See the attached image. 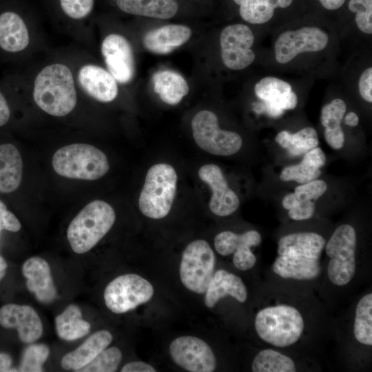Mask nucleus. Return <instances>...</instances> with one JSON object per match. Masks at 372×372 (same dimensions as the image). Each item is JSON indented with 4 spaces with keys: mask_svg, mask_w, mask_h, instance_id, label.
<instances>
[{
    "mask_svg": "<svg viewBox=\"0 0 372 372\" xmlns=\"http://www.w3.org/2000/svg\"><path fill=\"white\" fill-rule=\"evenodd\" d=\"M33 98L38 107L54 116L70 113L76 104V91L70 69L63 63L43 68L34 83Z\"/></svg>",
    "mask_w": 372,
    "mask_h": 372,
    "instance_id": "f257e3e1",
    "label": "nucleus"
},
{
    "mask_svg": "<svg viewBox=\"0 0 372 372\" xmlns=\"http://www.w3.org/2000/svg\"><path fill=\"white\" fill-rule=\"evenodd\" d=\"M115 220L110 204L100 200L90 202L68 226L67 237L72 250L76 254L90 251L110 231Z\"/></svg>",
    "mask_w": 372,
    "mask_h": 372,
    "instance_id": "f03ea898",
    "label": "nucleus"
},
{
    "mask_svg": "<svg viewBox=\"0 0 372 372\" xmlns=\"http://www.w3.org/2000/svg\"><path fill=\"white\" fill-rule=\"evenodd\" d=\"M254 324L261 340L278 347H289L297 342L304 327L300 311L288 304L262 309L256 316Z\"/></svg>",
    "mask_w": 372,
    "mask_h": 372,
    "instance_id": "7ed1b4c3",
    "label": "nucleus"
},
{
    "mask_svg": "<svg viewBox=\"0 0 372 372\" xmlns=\"http://www.w3.org/2000/svg\"><path fill=\"white\" fill-rule=\"evenodd\" d=\"M52 163L54 170L61 176L87 180L103 177L110 169L106 155L85 143L61 147L54 153Z\"/></svg>",
    "mask_w": 372,
    "mask_h": 372,
    "instance_id": "20e7f679",
    "label": "nucleus"
},
{
    "mask_svg": "<svg viewBox=\"0 0 372 372\" xmlns=\"http://www.w3.org/2000/svg\"><path fill=\"white\" fill-rule=\"evenodd\" d=\"M177 178L174 168L169 164L158 163L149 169L138 200L143 215L161 219L169 214L176 195Z\"/></svg>",
    "mask_w": 372,
    "mask_h": 372,
    "instance_id": "39448f33",
    "label": "nucleus"
},
{
    "mask_svg": "<svg viewBox=\"0 0 372 372\" xmlns=\"http://www.w3.org/2000/svg\"><path fill=\"white\" fill-rule=\"evenodd\" d=\"M357 234L353 226L344 224L333 233L325 246L330 258L327 274L330 281L338 286L348 284L356 270Z\"/></svg>",
    "mask_w": 372,
    "mask_h": 372,
    "instance_id": "423d86ee",
    "label": "nucleus"
},
{
    "mask_svg": "<svg viewBox=\"0 0 372 372\" xmlns=\"http://www.w3.org/2000/svg\"><path fill=\"white\" fill-rule=\"evenodd\" d=\"M215 264V254L207 241L190 242L183 252L180 265L183 285L192 292L205 293L214 275Z\"/></svg>",
    "mask_w": 372,
    "mask_h": 372,
    "instance_id": "0eeeda50",
    "label": "nucleus"
},
{
    "mask_svg": "<svg viewBox=\"0 0 372 372\" xmlns=\"http://www.w3.org/2000/svg\"><path fill=\"white\" fill-rule=\"evenodd\" d=\"M194 139L199 147L217 156H230L241 148L240 136L218 127L217 116L212 112L201 110L192 120Z\"/></svg>",
    "mask_w": 372,
    "mask_h": 372,
    "instance_id": "6e6552de",
    "label": "nucleus"
},
{
    "mask_svg": "<svg viewBox=\"0 0 372 372\" xmlns=\"http://www.w3.org/2000/svg\"><path fill=\"white\" fill-rule=\"evenodd\" d=\"M154 295L152 285L141 276L128 273L111 281L104 291L105 303L114 313H123L147 302Z\"/></svg>",
    "mask_w": 372,
    "mask_h": 372,
    "instance_id": "1a4fd4ad",
    "label": "nucleus"
},
{
    "mask_svg": "<svg viewBox=\"0 0 372 372\" xmlns=\"http://www.w3.org/2000/svg\"><path fill=\"white\" fill-rule=\"evenodd\" d=\"M173 361L190 372H212L216 367V356L208 344L195 336H180L169 345Z\"/></svg>",
    "mask_w": 372,
    "mask_h": 372,
    "instance_id": "9d476101",
    "label": "nucleus"
},
{
    "mask_svg": "<svg viewBox=\"0 0 372 372\" xmlns=\"http://www.w3.org/2000/svg\"><path fill=\"white\" fill-rule=\"evenodd\" d=\"M254 37L244 24H234L223 29L220 37L223 63L231 70H242L251 65L255 54L251 49Z\"/></svg>",
    "mask_w": 372,
    "mask_h": 372,
    "instance_id": "9b49d317",
    "label": "nucleus"
},
{
    "mask_svg": "<svg viewBox=\"0 0 372 372\" xmlns=\"http://www.w3.org/2000/svg\"><path fill=\"white\" fill-rule=\"evenodd\" d=\"M328 41L327 34L316 27L286 31L275 43L276 59L280 63H287L300 53L324 49Z\"/></svg>",
    "mask_w": 372,
    "mask_h": 372,
    "instance_id": "f8f14e48",
    "label": "nucleus"
},
{
    "mask_svg": "<svg viewBox=\"0 0 372 372\" xmlns=\"http://www.w3.org/2000/svg\"><path fill=\"white\" fill-rule=\"evenodd\" d=\"M254 91L262 101L254 110L273 118L281 116L285 110L294 109L298 103L297 95L290 84L276 77L262 79L256 84Z\"/></svg>",
    "mask_w": 372,
    "mask_h": 372,
    "instance_id": "ddd939ff",
    "label": "nucleus"
},
{
    "mask_svg": "<svg viewBox=\"0 0 372 372\" xmlns=\"http://www.w3.org/2000/svg\"><path fill=\"white\" fill-rule=\"evenodd\" d=\"M101 52L108 72L121 83L130 82L135 74L132 48L122 35L110 34L103 41Z\"/></svg>",
    "mask_w": 372,
    "mask_h": 372,
    "instance_id": "4468645a",
    "label": "nucleus"
},
{
    "mask_svg": "<svg viewBox=\"0 0 372 372\" xmlns=\"http://www.w3.org/2000/svg\"><path fill=\"white\" fill-rule=\"evenodd\" d=\"M198 176L211 188L212 196L209 207L213 214L227 216L239 207L240 200L231 189L220 168L215 164H206L198 170Z\"/></svg>",
    "mask_w": 372,
    "mask_h": 372,
    "instance_id": "2eb2a0df",
    "label": "nucleus"
},
{
    "mask_svg": "<svg viewBox=\"0 0 372 372\" xmlns=\"http://www.w3.org/2000/svg\"><path fill=\"white\" fill-rule=\"evenodd\" d=\"M0 324L17 329L19 339L25 343L37 340L43 333V324L35 310L28 305L8 304L0 309Z\"/></svg>",
    "mask_w": 372,
    "mask_h": 372,
    "instance_id": "dca6fc26",
    "label": "nucleus"
},
{
    "mask_svg": "<svg viewBox=\"0 0 372 372\" xmlns=\"http://www.w3.org/2000/svg\"><path fill=\"white\" fill-rule=\"evenodd\" d=\"M22 273L27 280L28 290L39 302L49 304L56 298L57 291L50 267L43 258L34 256L28 259L23 265Z\"/></svg>",
    "mask_w": 372,
    "mask_h": 372,
    "instance_id": "f3484780",
    "label": "nucleus"
},
{
    "mask_svg": "<svg viewBox=\"0 0 372 372\" xmlns=\"http://www.w3.org/2000/svg\"><path fill=\"white\" fill-rule=\"evenodd\" d=\"M77 76L81 88L95 100L107 103L117 96L116 81L103 68L93 64L84 65L79 69Z\"/></svg>",
    "mask_w": 372,
    "mask_h": 372,
    "instance_id": "a211bd4d",
    "label": "nucleus"
},
{
    "mask_svg": "<svg viewBox=\"0 0 372 372\" xmlns=\"http://www.w3.org/2000/svg\"><path fill=\"white\" fill-rule=\"evenodd\" d=\"M191 29L183 25L170 24L147 32L143 37L145 48L154 54H167L185 43Z\"/></svg>",
    "mask_w": 372,
    "mask_h": 372,
    "instance_id": "6ab92c4d",
    "label": "nucleus"
},
{
    "mask_svg": "<svg viewBox=\"0 0 372 372\" xmlns=\"http://www.w3.org/2000/svg\"><path fill=\"white\" fill-rule=\"evenodd\" d=\"M227 296H230L240 302L247 298V290L242 279L224 269H219L214 275L205 291V304L213 308L218 302Z\"/></svg>",
    "mask_w": 372,
    "mask_h": 372,
    "instance_id": "aec40b11",
    "label": "nucleus"
},
{
    "mask_svg": "<svg viewBox=\"0 0 372 372\" xmlns=\"http://www.w3.org/2000/svg\"><path fill=\"white\" fill-rule=\"evenodd\" d=\"M325 243V239L315 232L293 233L279 240L278 253L319 260Z\"/></svg>",
    "mask_w": 372,
    "mask_h": 372,
    "instance_id": "412c9836",
    "label": "nucleus"
},
{
    "mask_svg": "<svg viewBox=\"0 0 372 372\" xmlns=\"http://www.w3.org/2000/svg\"><path fill=\"white\" fill-rule=\"evenodd\" d=\"M112 340V335L107 330H100L94 333L77 349L63 357L62 367L78 371L107 348Z\"/></svg>",
    "mask_w": 372,
    "mask_h": 372,
    "instance_id": "4be33fe9",
    "label": "nucleus"
},
{
    "mask_svg": "<svg viewBox=\"0 0 372 372\" xmlns=\"http://www.w3.org/2000/svg\"><path fill=\"white\" fill-rule=\"evenodd\" d=\"M30 36L23 19L17 13L0 14V48L9 52L23 50L28 45Z\"/></svg>",
    "mask_w": 372,
    "mask_h": 372,
    "instance_id": "5701e85b",
    "label": "nucleus"
},
{
    "mask_svg": "<svg viewBox=\"0 0 372 372\" xmlns=\"http://www.w3.org/2000/svg\"><path fill=\"white\" fill-rule=\"evenodd\" d=\"M272 269L283 278L296 280H312L319 276L321 272L319 260L287 255H279Z\"/></svg>",
    "mask_w": 372,
    "mask_h": 372,
    "instance_id": "b1692460",
    "label": "nucleus"
},
{
    "mask_svg": "<svg viewBox=\"0 0 372 372\" xmlns=\"http://www.w3.org/2000/svg\"><path fill=\"white\" fill-rule=\"evenodd\" d=\"M23 161L17 148L10 143L0 145V192L10 193L21 181Z\"/></svg>",
    "mask_w": 372,
    "mask_h": 372,
    "instance_id": "393cba45",
    "label": "nucleus"
},
{
    "mask_svg": "<svg viewBox=\"0 0 372 372\" xmlns=\"http://www.w3.org/2000/svg\"><path fill=\"white\" fill-rule=\"evenodd\" d=\"M347 105L340 99H333L323 106L320 120L325 127L324 136L327 144L334 149H341L344 143V134L340 126Z\"/></svg>",
    "mask_w": 372,
    "mask_h": 372,
    "instance_id": "a878e982",
    "label": "nucleus"
},
{
    "mask_svg": "<svg viewBox=\"0 0 372 372\" xmlns=\"http://www.w3.org/2000/svg\"><path fill=\"white\" fill-rule=\"evenodd\" d=\"M152 83L154 92L163 102L169 105L178 104L189 92L186 80L172 70L156 72L152 76Z\"/></svg>",
    "mask_w": 372,
    "mask_h": 372,
    "instance_id": "bb28decb",
    "label": "nucleus"
},
{
    "mask_svg": "<svg viewBox=\"0 0 372 372\" xmlns=\"http://www.w3.org/2000/svg\"><path fill=\"white\" fill-rule=\"evenodd\" d=\"M122 11L134 15L167 19L178 11L176 0H116Z\"/></svg>",
    "mask_w": 372,
    "mask_h": 372,
    "instance_id": "cd10ccee",
    "label": "nucleus"
},
{
    "mask_svg": "<svg viewBox=\"0 0 372 372\" xmlns=\"http://www.w3.org/2000/svg\"><path fill=\"white\" fill-rule=\"evenodd\" d=\"M58 336L66 341L74 340L88 334L90 324L82 318L81 309L70 304L55 318Z\"/></svg>",
    "mask_w": 372,
    "mask_h": 372,
    "instance_id": "c85d7f7f",
    "label": "nucleus"
},
{
    "mask_svg": "<svg viewBox=\"0 0 372 372\" xmlns=\"http://www.w3.org/2000/svg\"><path fill=\"white\" fill-rule=\"evenodd\" d=\"M240 6V14L246 21L262 24L269 21L276 8H287L293 0H234Z\"/></svg>",
    "mask_w": 372,
    "mask_h": 372,
    "instance_id": "c756f323",
    "label": "nucleus"
},
{
    "mask_svg": "<svg viewBox=\"0 0 372 372\" xmlns=\"http://www.w3.org/2000/svg\"><path fill=\"white\" fill-rule=\"evenodd\" d=\"M275 141L292 156L304 154L319 143L318 134L311 127H304L294 134L281 131L276 136Z\"/></svg>",
    "mask_w": 372,
    "mask_h": 372,
    "instance_id": "7c9ffc66",
    "label": "nucleus"
},
{
    "mask_svg": "<svg viewBox=\"0 0 372 372\" xmlns=\"http://www.w3.org/2000/svg\"><path fill=\"white\" fill-rule=\"evenodd\" d=\"M261 240V235L256 230H249L240 234L225 231L216 236L214 247L219 254L227 256L242 247L258 246Z\"/></svg>",
    "mask_w": 372,
    "mask_h": 372,
    "instance_id": "2f4dec72",
    "label": "nucleus"
},
{
    "mask_svg": "<svg viewBox=\"0 0 372 372\" xmlns=\"http://www.w3.org/2000/svg\"><path fill=\"white\" fill-rule=\"evenodd\" d=\"M254 372H295L296 366L293 360L273 349L259 351L251 364Z\"/></svg>",
    "mask_w": 372,
    "mask_h": 372,
    "instance_id": "473e14b6",
    "label": "nucleus"
},
{
    "mask_svg": "<svg viewBox=\"0 0 372 372\" xmlns=\"http://www.w3.org/2000/svg\"><path fill=\"white\" fill-rule=\"evenodd\" d=\"M355 339L361 344L372 345V293L364 296L358 302L353 324Z\"/></svg>",
    "mask_w": 372,
    "mask_h": 372,
    "instance_id": "72a5a7b5",
    "label": "nucleus"
},
{
    "mask_svg": "<svg viewBox=\"0 0 372 372\" xmlns=\"http://www.w3.org/2000/svg\"><path fill=\"white\" fill-rule=\"evenodd\" d=\"M327 189V183L316 179L296 187L293 193L286 195L282 200L285 209H289L302 202L315 200L322 196Z\"/></svg>",
    "mask_w": 372,
    "mask_h": 372,
    "instance_id": "f704fd0d",
    "label": "nucleus"
},
{
    "mask_svg": "<svg viewBox=\"0 0 372 372\" xmlns=\"http://www.w3.org/2000/svg\"><path fill=\"white\" fill-rule=\"evenodd\" d=\"M320 174V168L303 156L299 163L285 167L280 174V179L304 184L317 179Z\"/></svg>",
    "mask_w": 372,
    "mask_h": 372,
    "instance_id": "c9c22d12",
    "label": "nucleus"
},
{
    "mask_svg": "<svg viewBox=\"0 0 372 372\" xmlns=\"http://www.w3.org/2000/svg\"><path fill=\"white\" fill-rule=\"evenodd\" d=\"M122 353L116 347L105 348L90 362L80 369V372H114L122 360Z\"/></svg>",
    "mask_w": 372,
    "mask_h": 372,
    "instance_id": "e433bc0d",
    "label": "nucleus"
},
{
    "mask_svg": "<svg viewBox=\"0 0 372 372\" xmlns=\"http://www.w3.org/2000/svg\"><path fill=\"white\" fill-rule=\"evenodd\" d=\"M50 353L49 347L43 344H34L23 351L19 371L41 372Z\"/></svg>",
    "mask_w": 372,
    "mask_h": 372,
    "instance_id": "4c0bfd02",
    "label": "nucleus"
},
{
    "mask_svg": "<svg viewBox=\"0 0 372 372\" xmlns=\"http://www.w3.org/2000/svg\"><path fill=\"white\" fill-rule=\"evenodd\" d=\"M349 10L356 13L358 28L366 34L372 33V0H350Z\"/></svg>",
    "mask_w": 372,
    "mask_h": 372,
    "instance_id": "58836bf2",
    "label": "nucleus"
},
{
    "mask_svg": "<svg viewBox=\"0 0 372 372\" xmlns=\"http://www.w3.org/2000/svg\"><path fill=\"white\" fill-rule=\"evenodd\" d=\"M62 10L69 17L81 19L92 10L94 0H60Z\"/></svg>",
    "mask_w": 372,
    "mask_h": 372,
    "instance_id": "ea45409f",
    "label": "nucleus"
},
{
    "mask_svg": "<svg viewBox=\"0 0 372 372\" xmlns=\"http://www.w3.org/2000/svg\"><path fill=\"white\" fill-rule=\"evenodd\" d=\"M256 258L249 247H244L234 253L233 263L242 271L251 269L256 264Z\"/></svg>",
    "mask_w": 372,
    "mask_h": 372,
    "instance_id": "a19ab883",
    "label": "nucleus"
},
{
    "mask_svg": "<svg viewBox=\"0 0 372 372\" xmlns=\"http://www.w3.org/2000/svg\"><path fill=\"white\" fill-rule=\"evenodd\" d=\"M21 225L15 215L7 209L6 205L0 200V231L6 229L12 232L20 230Z\"/></svg>",
    "mask_w": 372,
    "mask_h": 372,
    "instance_id": "79ce46f5",
    "label": "nucleus"
},
{
    "mask_svg": "<svg viewBox=\"0 0 372 372\" xmlns=\"http://www.w3.org/2000/svg\"><path fill=\"white\" fill-rule=\"evenodd\" d=\"M315 208L313 200L302 202L288 209V215L295 220H307L313 216Z\"/></svg>",
    "mask_w": 372,
    "mask_h": 372,
    "instance_id": "37998d69",
    "label": "nucleus"
},
{
    "mask_svg": "<svg viewBox=\"0 0 372 372\" xmlns=\"http://www.w3.org/2000/svg\"><path fill=\"white\" fill-rule=\"evenodd\" d=\"M359 92L362 98L367 102H372V68H369L361 74L359 83Z\"/></svg>",
    "mask_w": 372,
    "mask_h": 372,
    "instance_id": "c03bdc74",
    "label": "nucleus"
},
{
    "mask_svg": "<svg viewBox=\"0 0 372 372\" xmlns=\"http://www.w3.org/2000/svg\"><path fill=\"white\" fill-rule=\"evenodd\" d=\"M121 372H156L155 369L149 364L142 361L131 362L124 365Z\"/></svg>",
    "mask_w": 372,
    "mask_h": 372,
    "instance_id": "a18cd8bd",
    "label": "nucleus"
},
{
    "mask_svg": "<svg viewBox=\"0 0 372 372\" xmlns=\"http://www.w3.org/2000/svg\"><path fill=\"white\" fill-rule=\"evenodd\" d=\"M10 111L8 103L0 92V127L4 125L9 120Z\"/></svg>",
    "mask_w": 372,
    "mask_h": 372,
    "instance_id": "49530a36",
    "label": "nucleus"
},
{
    "mask_svg": "<svg viewBox=\"0 0 372 372\" xmlns=\"http://www.w3.org/2000/svg\"><path fill=\"white\" fill-rule=\"evenodd\" d=\"M12 360L6 353H0V372L12 371L11 369Z\"/></svg>",
    "mask_w": 372,
    "mask_h": 372,
    "instance_id": "de8ad7c7",
    "label": "nucleus"
},
{
    "mask_svg": "<svg viewBox=\"0 0 372 372\" xmlns=\"http://www.w3.org/2000/svg\"><path fill=\"white\" fill-rule=\"evenodd\" d=\"M322 6L327 10H336L340 8L345 0H318Z\"/></svg>",
    "mask_w": 372,
    "mask_h": 372,
    "instance_id": "09e8293b",
    "label": "nucleus"
},
{
    "mask_svg": "<svg viewBox=\"0 0 372 372\" xmlns=\"http://www.w3.org/2000/svg\"><path fill=\"white\" fill-rule=\"evenodd\" d=\"M344 121L346 125L350 127H355L359 123V118L355 112H350L346 114Z\"/></svg>",
    "mask_w": 372,
    "mask_h": 372,
    "instance_id": "8fccbe9b",
    "label": "nucleus"
},
{
    "mask_svg": "<svg viewBox=\"0 0 372 372\" xmlns=\"http://www.w3.org/2000/svg\"><path fill=\"white\" fill-rule=\"evenodd\" d=\"M8 265L3 257L0 256V281L6 275Z\"/></svg>",
    "mask_w": 372,
    "mask_h": 372,
    "instance_id": "3c124183",
    "label": "nucleus"
}]
</instances>
